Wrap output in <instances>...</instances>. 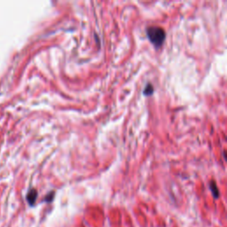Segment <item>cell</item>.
<instances>
[{
    "label": "cell",
    "instance_id": "obj_5",
    "mask_svg": "<svg viewBox=\"0 0 227 227\" xmlns=\"http://www.w3.org/2000/svg\"><path fill=\"white\" fill-rule=\"evenodd\" d=\"M54 192L53 191H51V193H49L47 195H46V197L44 198V201L45 202H52V200H53V198H54Z\"/></svg>",
    "mask_w": 227,
    "mask_h": 227
},
{
    "label": "cell",
    "instance_id": "obj_3",
    "mask_svg": "<svg viewBox=\"0 0 227 227\" xmlns=\"http://www.w3.org/2000/svg\"><path fill=\"white\" fill-rule=\"evenodd\" d=\"M210 190H211V192H212V194H213L214 198H215V199H218V196H219V191H218V186H217L215 181H211V182H210Z\"/></svg>",
    "mask_w": 227,
    "mask_h": 227
},
{
    "label": "cell",
    "instance_id": "obj_2",
    "mask_svg": "<svg viewBox=\"0 0 227 227\" xmlns=\"http://www.w3.org/2000/svg\"><path fill=\"white\" fill-rule=\"evenodd\" d=\"M37 198V191L36 189H30L27 194V201L30 206H33Z\"/></svg>",
    "mask_w": 227,
    "mask_h": 227
},
{
    "label": "cell",
    "instance_id": "obj_1",
    "mask_svg": "<svg viewBox=\"0 0 227 227\" xmlns=\"http://www.w3.org/2000/svg\"><path fill=\"white\" fill-rule=\"evenodd\" d=\"M146 34L149 40L156 47H159L162 44L165 39V30L161 27H149L146 29Z\"/></svg>",
    "mask_w": 227,
    "mask_h": 227
},
{
    "label": "cell",
    "instance_id": "obj_4",
    "mask_svg": "<svg viewBox=\"0 0 227 227\" xmlns=\"http://www.w3.org/2000/svg\"><path fill=\"white\" fill-rule=\"evenodd\" d=\"M153 92H154V87H153V85H152L151 83H148V84L146 86L145 90H144V94L146 95V96H148V95H151Z\"/></svg>",
    "mask_w": 227,
    "mask_h": 227
}]
</instances>
